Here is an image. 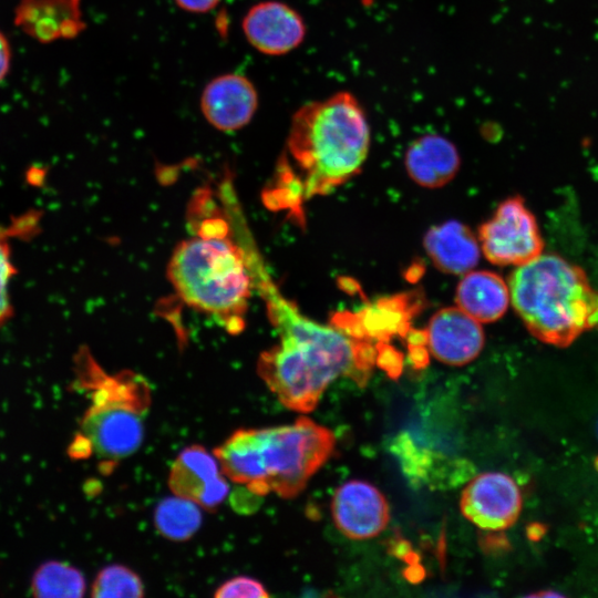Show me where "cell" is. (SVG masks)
Listing matches in <instances>:
<instances>
[{"label":"cell","instance_id":"cell-20","mask_svg":"<svg viewBox=\"0 0 598 598\" xmlns=\"http://www.w3.org/2000/svg\"><path fill=\"white\" fill-rule=\"evenodd\" d=\"M39 214L29 212L21 217L12 219L11 224L0 227V327L3 326L13 313L10 300V281L17 272L11 258L10 238L16 236H29L38 226Z\"/></svg>","mask_w":598,"mask_h":598},{"label":"cell","instance_id":"cell-14","mask_svg":"<svg viewBox=\"0 0 598 598\" xmlns=\"http://www.w3.org/2000/svg\"><path fill=\"white\" fill-rule=\"evenodd\" d=\"M13 22L41 43L74 39L85 27L81 0H20Z\"/></svg>","mask_w":598,"mask_h":598},{"label":"cell","instance_id":"cell-3","mask_svg":"<svg viewBox=\"0 0 598 598\" xmlns=\"http://www.w3.org/2000/svg\"><path fill=\"white\" fill-rule=\"evenodd\" d=\"M196 233L175 248L168 278L189 307L210 315L227 332L239 333L254 289L241 247L226 215L203 219Z\"/></svg>","mask_w":598,"mask_h":598},{"label":"cell","instance_id":"cell-15","mask_svg":"<svg viewBox=\"0 0 598 598\" xmlns=\"http://www.w3.org/2000/svg\"><path fill=\"white\" fill-rule=\"evenodd\" d=\"M404 165L413 182L426 188H437L454 178L461 158L450 140L439 134H426L408 147Z\"/></svg>","mask_w":598,"mask_h":598},{"label":"cell","instance_id":"cell-12","mask_svg":"<svg viewBox=\"0 0 598 598\" xmlns=\"http://www.w3.org/2000/svg\"><path fill=\"white\" fill-rule=\"evenodd\" d=\"M199 104L212 126L223 132H235L252 120L258 107V94L247 76L227 73L206 84Z\"/></svg>","mask_w":598,"mask_h":598},{"label":"cell","instance_id":"cell-23","mask_svg":"<svg viewBox=\"0 0 598 598\" xmlns=\"http://www.w3.org/2000/svg\"><path fill=\"white\" fill-rule=\"evenodd\" d=\"M183 10L193 13H205L213 10L221 0H174Z\"/></svg>","mask_w":598,"mask_h":598},{"label":"cell","instance_id":"cell-2","mask_svg":"<svg viewBox=\"0 0 598 598\" xmlns=\"http://www.w3.org/2000/svg\"><path fill=\"white\" fill-rule=\"evenodd\" d=\"M370 147L364 109L346 91L303 104L291 120L287 153L264 198L298 215L302 204L359 173Z\"/></svg>","mask_w":598,"mask_h":598},{"label":"cell","instance_id":"cell-10","mask_svg":"<svg viewBox=\"0 0 598 598\" xmlns=\"http://www.w3.org/2000/svg\"><path fill=\"white\" fill-rule=\"evenodd\" d=\"M217 457L202 445L185 447L172 464L168 486L174 495L215 511L227 497L228 482L220 474Z\"/></svg>","mask_w":598,"mask_h":598},{"label":"cell","instance_id":"cell-7","mask_svg":"<svg viewBox=\"0 0 598 598\" xmlns=\"http://www.w3.org/2000/svg\"><path fill=\"white\" fill-rule=\"evenodd\" d=\"M484 256L498 266H522L543 254L536 218L519 196L503 200L478 229Z\"/></svg>","mask_w":598,"mask_h":598},{"label":"cell","instance_id":"cell-22","mask_svg":"<svg viewBox=\"0 0 598 598\" xmlns=\"http://www.w3.org/2000/svg\"><path fill=\"white\" fill-rule=\"evenodd\" d=\"M214 596L217 598H265L269 597V592L257 579L238 576L223 582Z\"/></svg>","mask_w":598,"mask_h":598},{"label":"cell","instance_id":"cell-1","mask_svg":"<svg viewBox=\"0 0 598 598\" xmlns=\"http://www.w3.org/2000/svg\"><path fill=\"white\" fill-rule=\"evenodd\" d=\"M259 295L279 343L261 352L257 372L280 403L297 412H310L337 378L367 383L378 358V347L371 341L310 320L274 281L262 286Z\"/></svg>","mask_w":598,"mask_h":598},{"label":"cell","instance_id":"cell-19","mask_svg":"<svg viewBox=\"0 0 598 598\" xmlns=\"http://www.w3.org/2000/svg\"><path fill=\"white\" fill-rule=\"evenodd\" d=\"M83 574L62 561H47L40 565L31 579V591L35 597L79 598L85 592Z\"/></svg>","mask_w":598,"mask_h":598},{"label":"cell","instance_id":"cell-16","mask_svg":"<svg viewBox=\"0 0 598 598\" xmlns=\"http://www.w3.org/2000/svg\"><path fill=\"white\" fill-rule=\"evenodd\" d=\"M423 245L433 265L446 274L465 275L480 260L478 238L457 220H448L429 229Z\"/></svg>","mask_w":598,"mask_h":598},{"label":"cell","instance_id":"cell-11","mask_svg":"<svg viewBox=\"0 0 598 598\" xmlns=\"http://www.w3.org/2000/svg\"><path fill=\"white\" fill-rule=\"evenodd\" d=\"M243 31L249 44L266 55H282L297 49L307 28L300 13L280 1L252 6L243 19Z\"/></svg>","mask_w":598,"mask_h":598},{"label":"cell","instance_id":"cell-9","mask_svg":"<svg viewBox=\"0 0 598 598\" xmlns=\"http://www.w3.org/2000/svg\"><path fill=\"white\" fill-rule=\"evenodd\" d=\"M337 528L351 539H368L388 525L390 509L383 494L372 484L352 480L340 485L331 502Z\"/></svg>","mask_w":598,"mask_h":598},{"label":"cell","instance_id":"cell-18","mask_svg":"<svg viewBox=\"0 0 598 598\" xmlns=\"http://www.w3.org/2000/svg\"><path fill=\"white\" fill-rule=\"evenodd\" d=\"M154 520L164 537L175 542L187 540L200 526V506L177 495L167 497L157 504Z\"/></svg>","mask_w":598,"mask_h":598},{"label":"cell","instance_id":"cell-13","mask_svg":"<svg viewBox=\"0 0 598 598\" xmlns=\"http://www.w3.org/2000/svg\"><path fill=\"white\" fill-rule=\"evenodd\" d=\"M431 354L450 365H464L473 361L484 346L481 322L462 309L447 307L435 312L425 331Z\"/></svg>","mask_w":598,"mask_h":598},{"label":"cell","instance_id":"cell-6","mask_svg":"<svg viewBox=\"0 0 598 598\" xmlns=\"http://www.w3.org/2000/svg\"><path fill=\"white\" fill-rule=\"evenodd\" d=\"M260 478L257 496H297L334 447L333 433L301 416L292 424L256 429Z\"/></svg>","mask_w":598,"mask_h":598},{"label":"cell","instance_id":"cell-5","mask_svg":"<svg viewBox=\"0 0 598 598\" xmlns=\"http://www.w3.org/2000/svg\"><path fill=\"white\" fill-rule=\"evenodd\" d=\"M73 386L90 400L80 433L109 471L132 455L144 437V420L152 403L147 381L132 371L106 373L86 349L75 357Z\"/></svg>","mask_w":598,"mask_h":598},{"label":"cell","instance_id":"cell-21","mask_svg":"<svg viewBox=\"0 0 598 598\" xmlns=\"http://www.w3.org/2000/svg\"><path fill=\"white\" fill-rule=\"evenodd\" d=\"M95 598H140L144 596V586L140 576L123 565L104 567L95 577L91 588Z\"/></svg>","mask_w":598,"mask_h":598},{"label":"cell","instance_id":"cell-4","mask_svg":"<svg viewBox=\"0 0 598 598\" xmlns=\"http://www.w3.org/2000/svg\"><path fill=\"white\" fill-rule=\"evenodd\" d=\"M508 286L515 311L542 342L567 347L598 327V291L581 268L558 255L516 267Z\"/></svg>","mask_w":598,"mask_h":598},{"label":"cell","instance_id":"cell-24","mask_svg":"<svg viewBox=\"0 0 598 598\" xmlns=\"http://www.w3.org/2000/svg\"><path fill=\"white\" fill-rule=\"evenodd\" d=\"M11 64V48L6 35L0 31V82L8 74Z\"/></svg>","mask_w":598,"mask_h":598},{"label":"cell","instance_id":"cell-17","mask_svg":"<svg viewBox=\"0 0 598 598\" xmlns=\"http://www.w3.org/2000/svg\"><path fill=\"white\" fill-rule=\"evenodd\" d=\"M455 301L460 309L478 322H494L508 308L509 286L495 272L471 270L458 282Z\"/></svg>","mask_w":598,"mask_h":598},{"label":"cell","instance_id":"cell-8","mask_svg":"<svg viewBox=\"0 0 598 598\" xmlns=\"http://www.w3.org/2000/svg\"><path fill=\"white\" fill-rule=\"evenodd\" d=\"M461 512L484 530H503L515 524L523 497L515 480L502 472L478 474L465 486L460 502Z\"/></svg>","mask_w":598,"mask_h":598}]
</instances>
